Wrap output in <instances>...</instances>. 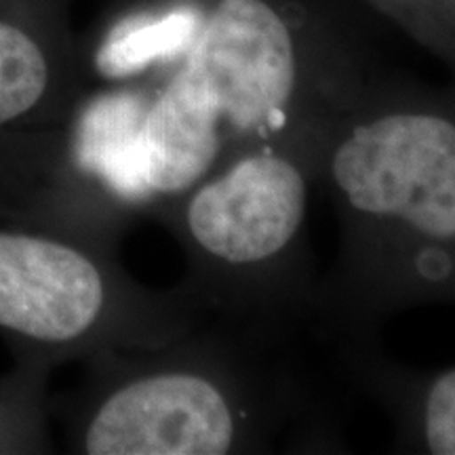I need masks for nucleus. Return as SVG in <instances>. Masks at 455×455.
Instances as JSON below:
<instances>
[{"label": "nucleus", "mask_w": 455, "mask_h": 455, "mask_svg": "<svg viewBox=\"0 0 455 455\" xmlns=\"http://www.w3.org/2000/svg\"><path fill=\"white\" fill-rule=\"evenodd\" d=\"M331 180L363 218L407 226L424 241H455V124L432 112L358 123L331 156Z\"/></svg>", "instance_id": "obj_2"}, {"label": "nucleus", "mask_w": 455, "mask_h": 455, "mask_svg": "<svg viewBox=\"0 0 455 455\" xmlns=\"http://www.w3.org/2000/svg\"><path fill=\"white\" fill-rule=\"evenodd\" d=\"M230 398L212 378L161 371L123 384L84 435L91 455H224L236 443Z\"/></svg>", "instance_id": "obj_4"}, {"label": "nucleus", "mask_w": 455, "mask_h": 455, "mask_svg": "<svg viewBox=\"0 0 455 455\" xmlns=\"http://www.w3.org/2000/svg\"><path fill=\"white\" fill-rule=\"evenodd\" d=\"M201 21L203 15L190 7L131 17L104 38L95 53V66L108 78L133 76L156 61L186 53Z\"/></svg>", "instance_id": "obj_6"}, {"label": "nucleus", "mask_w": 455, "mask_h": 455, "mask_svg": "<svg viewBox=\"0 0 455 455\" xmlns=\"http://www.w3.org/2000/svg\"><path fill=\"white\" fill-rule=\"evenodd\" d=\"M140 124L146 192L184 195L228 146L275 127L295 98L298 44L268 0H218Z\"/></svg>", "instance_id": "obj_1"}, {"label": "nucleus", "mask_w": 455, "mask_h": 455, "mask_svg": "<svg viewBox=\"0 0 455 455\" xmlns=\"http://www.w3.org/2000/svg\"><path fill=\"white\" fill-rule=\"evenodd\" d=\"M146 110V108H144ZM144 110L129 95L104 98L83 118L81 161L124 192H146L140 164V124Z\"/></svg>", "instance_id": "obj_7"}, {"label": "nucleus", "mask_w": 455, "mask_h": 455, "mask_svg": "<svg viewBox=\"0 0 455 455\" xmlns=\"http://www.w3.org/2000/svg\"><path fill=\"white\" fill-rule=\"evenodd\" d=\"M51 81L49 57L26 28L0 20V124L30 112Z\"/></svg>", "instance_id": "obj_8"}, {"label": "nucleus", "mask_w": 455, "mask_h": 455, "mask_svg": "<svg viewBox=\"0 0 455 455\" xmlns=\"http://www.w3.org/2000/svg\"><path fill=\"white\" fill-rule=\"evenodd\" d=\"M93 259L64 243L0 235V327L38 341H72L106 308Z\"/></svg>", "instance_id": "obj_5"}, {"label": "nucleus", "mask_w": 455, "mask_h": 455, "mask_svg": "<svg viewBox=\"0 0 455 455\" xmlns=\"http://www.w3.org/2000/svg\"><path fill=\"white\" fill-rule=\"evenodd\" d=\"M308 212V181L291 158L249 152L201 181L186 207L192 241L226 266H255L295 241Z\"/></svg>", "instance_id": "obj_3"}, {"label": "nucleus", "mask_w": 455, "mask_h": 455, "mask_svg": "<svg viewBox=\"0 0 455 455\" xmlns=\"http://www.w3.org/2000/svg\"><path fill=\"white\" fill-rule=\"evenodd\" d=\"M424 436L432 455L455 453V371L447 369L430 386L424 405Z\"/></svg>", "instance_id": "obj_9"}]
</instances>
